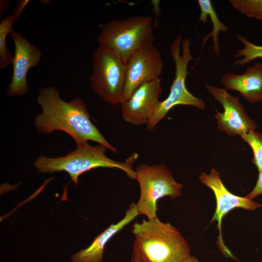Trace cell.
I'll use <instances>...</instances> for the list:
<instances>
[{"mask_svg":"<svg viewBox=\"0 0 262 262\" xmlns=\"http://www.w3.org/2000/svg\"><path fill=\"white\" fill-rule=\"evenodd\" d=\"M135 180L140 187V196L136 203L139 215L147 219L157 217V202L161 198L181 196L182 184L177 182L164 164L141 163L135 169Z\"/></svg>","mask_w":262,"mask_h":262,"instance_id":"obj_6","label":"cell"},{"mask_svg":"<svg viewBox=\"0 0 262 262\" xmlns=\"http://www.w3.org/2000/svg\"><path fill=\"white\" fill-rule=\"evenodd\" d=\"M241 139L251 148L253 153L252 162L259 172L262 171V133L251 130L240 136Z\"/></svg>","mask_w":262,"mask_h":262,"instance_id":"obj_18","label":"cell"},{"mask_svg":"<svg viewBox=\"0 0 262 262\" xmlns=\"http://www.w3.org/2000/svg\"><path fill=\"white\" fill-rule=\"evenodd\" d=\"M199 178L201 182L210 188L213 192L216 202L215 213L211 222H217V229L219 231L217 244L220 249L224 255L233 258V255L223 243L221 232V224L223 218L230 211L241 208L245 210L254 211L261 207V204L245 197L234 195L230 192L223 183L219 173L213 168L210 174L202 172Z\"/></svg>","mask_w":262,"mask_h":262,"instance_id":"obj_10","label":"cell"},{"mask_svg":"<svg viewBox=\"0 0 262 262\" xmlns=\"http://www.w3.org/2000/svg\"><path fill=\"white\" fill-rule=\"evenodd\" d=\"M237 37L239 42L243 45V48L238 49L235 55V57L237 58H241L235 61V66H243L254 59L257 58L262 59V46L252 43L241 35L238 34Z\"/></svg>","mask_w":262,"mask_h":262,"instance_id":"obj_17","label":"cell"},{"mask_svg":"<svg viewBox=\"0 0 262 262\" xmlns=\"http://www.w3.org/2000/svg\"><path fill=\"white\" fill-rule=\"evenodd\" d=\"M92 69V91L110 104H120L125 86L126 63L110 48L98 44L93 53Z\"/></svg>","mask_w":262,"mask_h":262,"instance_id":"obj_7","label":"cell"},{"mask_svg":"<svg viewBox=\"0 0 262 262\" xmlns=\"http://www.w3.org/2000/svg\"><path fill=\"white\" fill-rule=\"evenodd\" d=\"M205 87L224 109L222 112L216 110L214 116L219 130L233 136L256 130V123L246 114L238 97L228 93L225 88L211 84L206 83Z\"/></svg>","mask_w":262,"mask_h":262,"instance_id":"obj_9","label":"cell"},{"mask_svg":"<svg viewBox=\"0 0 262 262\" xmlns=\"http://www.w3.org/2000/svg\"><path fill=\"white\" fill-rule=\"evenodd\" d=\"M151 16H131L122 20L114 19L102 28L97 42L116 53L125 63L138 49L153 43Z\"/></svg>","mask_w":262,"mask_h":262,"instance_id":"obj_5","label":"cell"},{"mask_svg":"<svg viewBox=\"0 0 262 262\" xmlns=\"http://www.w3.org/2000/svg\"><path fill=\"white\" fill-rule=\"evenodd\" d=\"M139 213L136 203L132 202L124 217L115 224H111L100 233L87 248L80 250L71 258L72 262H102L104 250L108 241L134 219Z\"/></svg>","mask_w":262,"mask_h":262,"instance_id":"obj_14","label":"cell"},{"mask_svg":"<svg viewBox=\"0 0 262 262\" xmlns=\"http://www.w3.org/2000/svg\"><path fill=\"white\" fill-rule=\"evenodd\" d=\"M197 2L200 11L198 21L206 23L208 16H209L213 27L212 31L203 38L201 47L202 48L209 38L212 37L213 49L216 56L219 57L221 53L218 43V35L220 32H226L228 28L218 18L211 0H198Z\"/></svg>","mask_w":262,"mask_h":262,"instance_id":"obj_15","label":"cell"},{"mask_svg":"<svg viewBox=\"0 0 262 262\" xmlns=\"http://www.w3.org/2000/svg\"><path fill=\"white\" fill-rule=\"evenodd\" d=\"M164 68L160 52L153 43L143 45L126 63L125 86L123 101L143 83L159 78Z\"/></svg>","mask_w":262,"mask_h":262,"instance_id":"obj_8","label":"cell"},{"mask_svg":"<svg viewBox=\"0 0 262 262\" xmlns=\"http://www.w3.org/2000/svg\"><path fill=\"white\" fill-rule=\"evenodd\" d=\"M162 93L160 78L138 86L129 98L120 103L124 120L135 125H147L160 102Z\"/></svg>","mask_w":262,"mask_h":262,"instance_id":"obj_12","label":"cell"},{"mask_svg":"<svg viewBox=\"0 0 262 262\" xmlns=\"http://www.w3.org/2000/svg\"><path fill=\"white\" fill-rule=\"evenodd\" d=\"M36 101L42 109L34 122L39 133L63 131L69 134L76 144L93 141L114 153L117 152L92 123L86 104L81 98L65 101L60 97L57 88L48 86L40 89Z\"/></svg>","mask_w":262,"mask_h":262,"instance_id":"obj_1","label":"cell"},{"mask_svg":"<svg viewBox=\"0 0 262 262\" xmlns=\"http://www.w3.org/2000/svg\"><path fill=\"white\" fill-rule=\"evenodd\" d=\"M10 3V1L9 0H0V17H1V15L2 16L6 10H8L9 7Z\"/></svg>","mask_w":262,"mask_h":262,"instance_id":"obj_22","label":"cell"},{"mask_svg":"<svg viewBox=\"0 0 262 262\" xmlns=\"http://www.w3.org/2000/svg\"><path fill=\"white\" fill-rule=\"evenodd\" d=\"M191 41L189 38L182 40L178 35L170 46V56L175 66V78L167 97L159 102L154 114L146 126V130L152 131L174 107L179 105H188L199 109L205 107L204 101L192 94L186 86L188 74L189 63L194 59L191 52Z\"/></svg>","mask_w":262,"mask_h":262,"instance_id":"obj_4","label":"cell"},{"mask_svg":"<svg viewBox=\"0 0 262 262\" xmlns=\"http://www.w3.org/2000/svg\"><path fill=\"white\" fill-rule=\"evenodd\" d=\"M180 262H199V261L195 256L191 255L187 259Z\"/></svg>","mask_w":262,"mask_h":262,"instance_id":"obj_23","label":"cell"},{"mask_svg":"<svg viewBox=\"0 0 262 262\" xmlns=\"http://www.w3.org/2000/svg\"><path fill=\"white\" fill-rule=\"evenodd\" d=\"M131 262H139L136 259V258L133 255H132L131 259Z\"/></svg>","mask_w":262,"mask_h":262,"instance_id":"obj_24","label":"cell"},{"mask_svg":"<svg viewBox=\"0 0 262 262\" xmlns=\"http://www.w3.org/2000/svg\"><path fill=\"white\" fill-rule=\"evenodd\" d=\"M16 20L13 14L5 17L0 23V68L8 67L12 63L13 57L10 51L6 48V38L9 34L14 30L13 26Z\"/></svg>","mask_w":262,"mask_h":262,"instance_id":"obj_16","label":"cell"},{"mask_svg":"<svg viewBox=\"0 0 262 262\" xmlns=\"http://www.w3.org/2000/svg\"><path fill=\"white\" fill-rule=\"evenodd\" d=\"M29 2V0H18L13 13V15L16 17V20L19 16L21 15L22 11Z\"/></svg>","mask_w":262,"mask_h":262,"instance_id":"obj_21","label":"cell"},{"mask_svg":"<svg viewBox=\"0 0 262 262\" xmlns=\"http://www.w3.org/2000/svg\"><path fill=\"white\" fill-rule=\"evenodd\" d=\"M10 36L14 43L15 51L11 63L12 80L6 92L10 97H20L28 91L27 74L31 68L36 66L40 62L42 52L20 33L14 30Z\"/></svg>","mask_w":262,"mask_h":262,"instance_id":"obj_11","label":"cell"},{"mask_svg":"<svg viewBox=\"0 0 262 262\" xmlns=\"http://www.w3.org/2000/svg\"><path fill=\"white\" fill-rule=\"evenodd\" d=\"M229 1L241 14L262 21V0H230Z\"/></svg>","mask_w":262,"mask_h":262,"instance_id":"obj_19","label":"cell"},{"mask_svg":"<svg viewBox=\"0 0 262 262\" xmlns=\"http://www.w3.org/2000/svg\"><path fill=\"white\" fill-rule=\"evenodd\" d=\"M133 255L139 262H180L190 255L189 244L175 227L158 217L135 222Z\"/></svg>","mask_w":262,"mask_h":262,"instance_id":"obj_2","label":"cell"},{"mask_svg":"<svg viewBox=\"0 0 262 262\" xmlns=\"http://www.w3.org/2000/svg\"><path fill=\"white\" fill-rule=\"evenodd\" d=\"M261 194H262V171L259 173L258 178L254 187L246 196L249 199H253Z\"/></svg>","mask_w":262,"mask_h":262,"instance_id":"obj_20","label":"cell"},{"mask_svg":"<svg viewBox=\"0 0 262 262\" xmlns=\"http://www.w3.org/2000/svg\"><path fill=\"white\" fill-rule=\"evenodd\" d=\"M227 89L234 90L250 103L262 100V63L258 62L246 68L242 74L225 73L220 80Z\"/></svg>","mask_w":262,"mask_h":262,"instance_id":"obj_13","label":"cell"},{"mask_svg":"<svg viewBox=\"0 0 262 262\" xmlns=\"http://www.w3.org/2000/svg\"><path fill=\"white\" fill-rule=\"evenodd\" d=\"M76 145V148L64 156L51 158L40 155L34 161L33 165L41 173L65 171L76 185L80 175L98 167L116 168L125 172L130 178L135 179V171L132 165L137 158L136 153L132 154L122 163L107 157L105 152L107 148L102 145L93 146L88 142Z\"/></svg>","mask_w":262,"mask_h":262,"instance_id":"obj_3","label":"cell"}]
</instances>
